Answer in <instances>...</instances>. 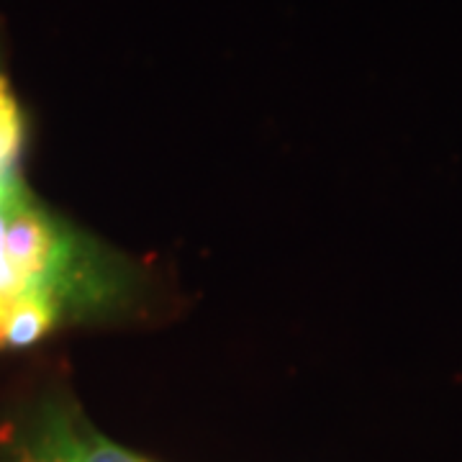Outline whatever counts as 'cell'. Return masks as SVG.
I'll return each instance as SVG.
<instances>
[{"label":"cell","mask_w":462,"mask_h":462,"mask_svg":"<svg viewBox=\"0 0 462 462\" xmlns=\"http://www.w3.org/2000/svg\"><path fill=\"white\" fill-rule=\"evenodd\" d=\"M3 257L14 285L44 288L57 300L80 278L78 242L26 196L8 216Z\"/></svg>","instance_id":"obj_1"},{"label":"cell","mask_w":462,"mask_h":462,"mask_svg":"<svg viewBox=\"0 0 462 462\" xmlns=\"http://www.w3.org/2000/svg\"><path fill=\"white\" fill-rule=\"evenodd\" d=\"M11 462H85V439L62 406H47L18 439Z\"/></svg>","instance_id":"obj_2"},{"label":"cell","mask_w":462,"mask_h":462,"mask_svg":"<svg viewBox=\"0 0 462 462\" xmlns=\"http://www.w3.org/2000/svg\"><path fill=\"white\" fill-rule=\"evenodd\" d=\"M18 147H21V114L8 85L0 75V154L8 162H16Z\"/></svg>","instance_id":"obj_3"},{"label":"cell","mask_w":462,"mask_h":462,"mask_svg":"<svg viewBox=\"0 0 462 462\" xmlns=\"http://www.w3.org/2000/svg\"><path fill=\"white\" fill-rule=\"evenodd\" d=\"M32 291V285H0V346L8 345L14 324Z\"/></svg>","instance_id":"obj_4"},{"label":"cell","mask_w":462,"mask_h":462,"mask_svg":"<svg viewBox=\"0 0 462 462\" xmlns=\"http://www.w3.org/2000/svg\"><path fill=\"white\" fill-rule=\"evenodd\" d=\"M85 462H142L139 457H134L132 452L121 449L114 442L103 439V437H96L90 434L85 439Z\"/></svg>","instance_id":"obj_5"},{"label":"cell","mask_w":462,"mask_h":462,"mask_svg":"<svg viewBox=\"0 0 462 462\" xmlns=\"http://www.w3.org/2000/svg\"><path fill=\"white\" fill-rule=\"evenodd\" d=\"M23 188L21 182H14L3 196H0V285H14L11 275H8V267H5V257H3V236H5V224H8V216L18 206V200L23 199Z\"/></svg>","instance_id":"obj_6"},{"label":"cell","mask_w":462,"mask_h":462,"mask_svg":"<svg viewBox=\"0 0 462 462\" xmlns=\"http://www.w3.org/2000/svg\"><path fill=\"white\" fill-rule=\"evenodd\" d=\"M16 180L18 178H16V172H14V162H8V160L0 154V196H3V193H5V190H8V188H11Z\"/></svg>","instance_id":"obj_7"}]
</instances>
